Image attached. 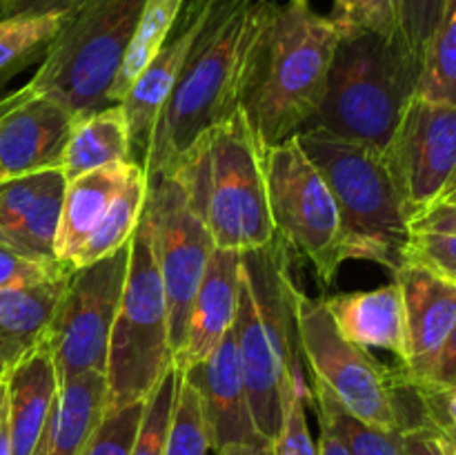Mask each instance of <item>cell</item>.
Instances as JSON below:
<instances>
[{
  "label": "cell",
  "mask_w": 456,
  "mask_h": 455,
  "mask_svg": "<svg viewBox=\"0 0 456 455\" xmlns=\"http://www.w3.org/2000/svg\"><path fill=\"white\" fill-rule=\"evenodd\" d=\"M410 232H448V235H456V208L432 205L410 223Z\"/></svg>",
  "instance_id": "41"
},
{
  "label": "cell",
  "mask_w": 456,
  "mask_h": 455,
  "mask_svg": "<svg viewBox=\"0 0 456 455\" xmlns=\"http://www.w3.org/2000/svg\"><path fill=\"white\" fill-rule=\"evenodd\" d=\"M214 7V0H185L183 12L174 25L172 34L165 40L160 52L142 70L136 83L125 94L120 107L125 112L129 132V161L145 168L150 159L151 138L156 120L181 76L183 65L203 29L205 21Z\"/></svg>",
  "instance_id": "13"
},
{
  "label": "cell",
  "mask_w": 456,
  "mask_h": 455,
  "mask_svg": "<svg viewBox=\"0 0 456 455\" xmlns=\"http://www.w3.org/2000/svg\"><path fill=\"white\" fill-rule=\"evenodd\" d=\"M127 261L129 244L110 257L76 268L67 277L43 335L58 384L83 373H105Z\"/></svg>",
  "instance_id": "11"
},
{
  "label": "cell",
  "mask_w": 456,
  "mask_h": 455,
  "mask_svg": "<svg viewBox=\"0 0 456 455\" xmlns=\"http://www.w3.org/2000/svg\"><path fill=\"white\" fill-rule=\"evenodd\" d=\"M145 212L167 299L169 342L176 355L185 337L191 302L216 245L194 183L183 168L147 177Z\"/></svg>",
  "instance_id": "10"
},
{
  "label": "cell",
  "mask_w": 456,
  "mask_h": 455,
  "mask_svg": "<svg viewBox=\"0 0 456 455\" xmlns=\"http://www.w3.org/2000/svg\"><path fill=\"white\" fill-rule=\"evenodd\" d=\"M218 455H274L272 453V444L267 442H256V444H230Z\"/></svg>",
  "instance_id": "44"
},
{
  "label": "cell",
  "mask_w": 456,
  "mask_h": 455,
  "mask_svg": "<svg viewBox=\"0 0 456 455\" xmlns=\"http://www.w3.org/2000/svg\"><path fill=\"white\" fill-rule=\"evenodd\" d=\"M172 368L167 299L156 261L150 217L142 210L129 241L127 277L107 352V413L145 401Z\"/></svg>",
  "instance_id": "7"
},
{
  "label": "cell",
  "mask_w": 456,
  "mask_h": 455,
  "mask_svg": "<svg viewBox=\"0 0 456 455\" xmlns=\"http://www.w3.org/2000/svg\"><path fill=\"white\" fill-rule=\"evenodd\" d=\"M323 303L343 337L363 348L395 352L403 364L408 357V333L403 297L396 281L377 290L328 294Z\"/></svg>",
  "instance_id": "19"
},
{
  "label": "cell",
  "mask_w": 456,
  "mask_h": 455,
  "mask_svg": "<svg viewBox=\"0 0 456 455\" xmlns=\"http://www.w3.org/2000/svg\"><path fill=\"white\" fill-rule=\"evenodd\" d=\"M136 165L132 161L110 163L67 181L56 236L58 261L65 263L67 268L74 266L76 254L102 221Z\"/></svg>",
  "instance_id": "21"
},
{
  "label": "cell",
  "mask_w": 456,
  "mask_h": 455,
  "mask_svg": "<svg viewBox=\"0 0 456 455\" xmlns=\"http://www.w3.org/2000/svg\"><path fill=\"white\" fill-rule=\"evenodd\" d=\"M412 388L417 391L419 401L423 406L428 428H432V431L456 433V384L445 388Z\"/></svg>",
  "instance_id": "38"
},
{
  "label": "cell",
  "mask_w": 456,
  "mask_h": 455,
  "mask_svg": "<svg viewBox=\"0 0 456 455\" xmlns=\"http://www.w3.org/2000/svg\"><path fill=\"white\" fill-rule=\"evenodd\" d=\"M321 170L341 217L346 259H363L395 272L403 266L410 219L383 152L321 128L294 134Z\"/></svg>",
  "instance_id": "3"
},
{
  "label": "cell",
  "mask_w": 456,
  "mask_h": 455,
  "mask_svg": "<svg viewBox=\"0 0 456 455\" xmlns=\"http://www.w3.org/2000/svg\"><path fill=\"white\" fill-rule=\"evenodd\" d=\"M240 252L214 248L203 281L191 302L185 337L174 355V368L187 370L203 361L234 326L239 306Z\"/></svg>",
  "instance_id": "18"
},
{
  "label": "cell",
  "mask_w": 456,
  "mask_h": 455,
  "mask_svg": "<svg viewBox=\"0 0 456 455\" xmlns=\"http://www.w3.org/2000/svg\"><path fill=\"white\" fill-rule=\"evenodd\" d=\"M12 455H34L58 393L56 368L43 342L7 375Z\"/></svg>",
  "instance_id": "22"
},
{
  "label": "cell",
  "mask_w": 456,
  "mask_h": 455,
  "mask_svg": "<svg viewBox=\"0 0 456 455\" xmlns=\"http://www.w3.org/2000/svg\"><path fill=\"white\" fill-rule=\"evenodd\" d=\"M419 74L421 65L410 56L403 40H387L372 31H343L323 103L305 128L328 129L386 152L417 94Z\"/></svg>",
  "instance_id": "4"
},
{
  "label": "cell",
  "mask_w": 456,
  "mask_h": 455,
  "mask_svg": "<svg viewBox=\"0 0 456 455\" xmlns=\"http://www.w3.org/2000/svg\"><path fill=\"white\" fill-rule=\"evenodd\" d=\"M67 181L61 168L0 178V245L38 263H61L56 236Z\"/></svg>",
  "instance_id": "15"
},
{
  "label": "cell",
  "mask_w": 456,
  "mask_h": 455,
  "mask_svg": "<svg viewBox=\"0 0 456 455\" xmlns=\"http://www.w3.org/2000/svg\"><path fill=\"white\" fill-rule=\"evenodd\" d=\"M319 455H350L346 451V446L338 442L337 435L328 431V428L321 426V435H319Z\"/></svg>",
  "instance_id": "45"
},
{
  "label": "cell",
  "mask_w": 456,
  "mask_h": 455,
  "mask_svg": "<svg viewBox=\"0 0 456 455\" xmlns=\"http://www.w3.org/2000/svg\"><path fill=\"white\" fill-rule=\"evenodd\" d=\"M435 205H450V208H456V170L452 172V177L448 178V183H445L444 192H441Z\"/></svg>",
  "instance_id": "46"
},
{
  "label": "cell",
  "mask_w": 456,
  "mask_h": 455,
  "mask_svg": "<svg viewBox=\"0 0 456 455\" xmlns=\"http://www.w3.org/2000/svg\"><path fill=\"white\" fill-rule=\"evenodd\" d=\"M67 272H71V268H67L65 263L31 261V259L20 257L0 245V290L43 284V281L56 279Z\"/></svg>",
  "instance_id": "37"
},
{
  "label": "cell",
  "mask_w": 456,
  "mask_h": 455,
  "mask_svg": "<svg viewBox=\"0 0 456 455\" xmlns=\"http://www.w3.org/2000/svg\"><path fill=\"white\" fill-rule=\"evenodd\" d=\"M383 156L412 223L436 203L456 170V105L414 94Z\"/></svg>",
  "instance_id": "12"
},
{
  "label": "cell",
  "mask_w": 456,
  "mask_h": 455,
  "mask_svg": "<svg viewBox=\"0 0 456 455\" xmlns=\"http://www.w3.org/2000/svg\"><path fill=\"white\" fill-rule=\"evenodd\" d=\"M310 382V406H314L319 415V426L328 428L338 437L350 455H405L403 453V431L374 426L352 415L328 388L316 379Z\"/></svg>",
  "instance_id": "25"
},
{
  "label": "cell",
  "mask_w": 456,
  "mask_h": 455,
  "mask_svg": "<svg viewBox=\"0 0 456 455\" xmlns=\"http://www.w3.org/2000/svg\"><path fill=\"white\" fill-rule=\"evenodd\" d=\"M69 272L25 288L0 290V377L43 342Z\"/></svg>",
  "instance_id": "23"
},
{
  "label": "cell",
  "mask_w": 456,
  "mask_h": 455,
  "mask_svg": "<svg viewBox=\"0 0 456 455\" xmlns=\"http://www.w3.org/2000/svg\"><path fill=\"white\" fill-rule=\"evenodd\" d=\"M405 455H445L432 428H412L403 433Z\"/></svg>",
  "instance_id": "42"
},
{
  "label": "cell",
  "mask_w": 456,
  "mask_h": 455,
  "mask_svg": "<svg viewBox=\"0 0 456 455\" xmlns=\"http://www.w3.org/2000/svg\"><path fill=\"white\" fill-rule=\"evenodd\" d=\"M307 406H310V382L307 379H289L285 393L283 424L272 442L274 455H319V442L312 437L307 426Z\"/></svg>",
  "instance_id": "33"
},
{
  "label": "cell",
  "mask_w": 456,
  "mask_h": 455,
  "mask_svg": "<svg viewBox=\"0 0 456 455\" xmlns=\"http://www.w3.org/2000/svg\"><path fill=\"white\" fill-rule=\"evenodd\" d=\"M0 455H12V440H9V393L7 377H0Z\"/></svg>",
  "instance_id": "43"
},
{
  "label": "cell",
  "mask_w": 456,
  "mask_h": 455,
  "mask_svg": "<svg viewBox=\"0 0 456 455\" xmlns=\"http://www.w3.org/2000/svg\"><path fill=\"white\" fill-rule=\"evenodd\" d=\"M80 0H7L0 7V21L16 16H43V13H67Z\"/></svg>",
  "instance_id": "40"
},
{
  "label": "cell",
  "mask_w": 456,
  "mask_h": 455,
  "mask_svg": "<svg viewBox=\"0 0 456 455\" xmlns=\"http://www.w3.org/2000/svg\"><path fill=\"white\" fill-rule=\"evenodd\" d=\"M183 4H185V0H145L136 29H134L127 52H125L123 62H120V70L116 74L114 87H111V105L123 101V96L136 83L142 70L160 52L165 40L172 34L178 16H181Z\"/></svg>",
  "instance_id": "27"
},
{
  "label": "cell",
  "mask_w": 456,
  "mask_h": 455,
  "mask_svg": "<svg viewBox=\"0 0 456 455\" xmlns=\"http://www.w3.org/2000/svg\"><path fill=\"white\" fill-rule=\"evenodd\" d=\"M145 0H80L25 85L76 119L111 105L110 94Z\"/></svg>",
  "instance_id": "6"
},
{
  "label": "cell",
  "mask_w": 456,
  "mask_h": 455,
  "mask_svg": "<svg viewBox=\"0 0 456 455\" xmlns=\"http://www.w3.org/2000/svg\"><path fill=\"white\" fill-rule=\"evenodd\" d=\"M436 440H439L441 449H444L445 455H456V433L448 431H435Z\"/></svg>",
  "instance_id": "47"
},
{
  "label": "cell",
  "mask_w": 456,
  "mask_h": 455,
  "mask_svg": "<svg viewBox=\"0 0 456 455\" xmlns=\"http://www.w3.org/2000/svg\"><path fill=\"white\" fill-rule=\"evenodd\" d=\"M199 393L205 419H208L212 449L223 451L230 444H256L265 442L256 433L249 413L248 388L236 348L234 326L227 330L214 352L187 370H178Z\"/></svg>",
  "instance_id": "17"
},
{
  "label": "cell",
  "mask_w": 456,
  "mask_h": 455,
  "mask_svg": "<svg viewBox=\"0 0 456 455\" xmlns=\"http://www.w3.org/2000/svg\"><path fill=\"white\" fill-rule=\"evenodd\" d=\"M145 203H147V174L142 165H136L132 177L127 178L125 187L120 190V194L116 196L114 203L110 205L107 214L102 217V221L98 223L96 230L89 235V239L85 241L80 252L76 254L71 270L89 266V263L98 261V259L110 257V254H114L116 250L127 245L129 239H132L134 230H136L138 221H141Z\"/></svg>",
  "instance_id": "26"
},
{
  "label": "cell",
  "mask_w": 456,
  "mask_h": 455,
  "mask_svg": "<svg viewBox=\"0 0 456 455\" xmlns=\"http://www.w3.org/2000/svg\"><path fill=\"white\" fill-rule=\"evenodd\" d=\"M3 107H4V98H0V112H3Z\"/></svg>",
  "instance_id": "48"
},
{
  "label": "cell",
  "mask_w": 456,
  "mask_h": 455,
  "mask_svg": "<svg viewBox=\"0 0 456 455\" xmlns=\"http://www.w3.org/2000/svg\"><path fill=\"white\" fill-rule=\"evenodd\" d=\"M263 168L274 235L310 259L321 284L332 285L347 259L341 217L328 181L294 136L263 147Z\"/></svg>",
  "instance_id": "9"
},
{
  "label": "cell",
  "mask_w": 456,
  "mask_h": 455,
  "mask_svg": "<svg viewBox=\"0 0 456 455\" xmlns=\"http://www.w3.org/2000/svg\"><path fill=\"white\" fill-rule=\"evenodd\" d=\"M403 263H417L445 279L456 281V235L448 232H412Z\"/></svg>",
  "instance_id": "35"
},
{
  "label": "cell",
  "mask_w": 456,
  "mask_h": 455,
  "mask_svg": "<svg viewBox=\"0 0 456 455\" xmlns=\"http://www.w3.org/2000/svg\"><path fill=\"white\" fill-rule=\"evenodd\" d=\"M142 410L145 401L105 413L83 455H129L141 426Z\"/></svg>",
  "instance_id": "34"
},
{
  "label": "cell",
  "mask_w": 456,
  "mask_h": 455,
  "mask_svg": "<svg viewBox=\"0 0 456 455\" xmlns=\"http://www.w3.org/2000/svg\"><path fill=\"white\" fill-rule=\"evenodd\" d=\"M392 275L403 297L408 333V357L399 368L410 384H421L456 324V281L417 263H403Z\"/></svg>",
  "instance_id": "16"
},
{
  "label": "cell",
  "mask_w": 456,
  "mask_h": 455,
  "mask_svg": "<svg viewBox=\"0 0 456 455\" xmlns=\"http://www.w3.org/2000/svg\"><path fill=\"white\" fill-rule=\"evenodd\" d=\"M129 161V132L120 103L76 119L62 154L65 181L110 163Z\"/></svg>",
  "instance_id": "24"
},
{
  "label": "cell",
  "mask_w": 456,
  "mask_h": 455,
  "mask_svg": "<svg viewBox=\"0 0 456 455\" xmlns=\"http://www.w3.org/2000/svg\"><path fill=\"white\" fill-rule=\"evenodd\" d=\"M456 384V324L452 333L445 339L444 348H441L439 357H436L435 366L428 373V377L421 384H412V386L421 388H445Z\"/></svg>",
  "instance_id": "39"
},
{
  "label": "cell",
  "mask_w": 456,
  "mask_h": 455,
  "mask_svg": "<svg viewBox=\"0 0 456 455\" xmlns=\"http://www.w3.org/2000/svg\"><path fill=\"white\" fill-rule=\"evenodd\" d=\"M107 413L105 373H83L58 384L56 400L34 455H83Z\"/></svg>",
  "instance_id": "20"
},
{
  "label": "cell",
  "mask_w": 456,
  "mask_h": 455,
  "mask_svg": "<svg viewBox=\"0 0 456 455\" xmlns=\"http://www.w3.org/2000/svg\"><path fill=\"white\" fill-rule=\"evenodd\" d=\"M67 13L16 16L0 21V92L4 85L36 65L52 47Z\"/></svg>",
  "instance_id": "28"
},
{
  "label": "cell",
  "mask_w": 456,
  "mask_h": 455,
  "mask_svg": "<svg viewBox=\"0 0 456 455\" xmlns=\"http://www.w3.org/2000/svg\"><path fill=\"white\" fill-rule=\"evenodd\" d=\"M181 168L194 183L216 248L248 252L274 239L263 145L243 110L214 128Z\"/></svg>",
  "instance_id": "5"
},
{
  "label": "cell",
  "mask_w": 456,
  "mask_h": 455,
  "mask_svg": "<svg viewBox=\"0 0 456 455\" xmlns=\"http://www.w3.org/2000/svg\"><path fill=\"white\" fill-rule=\"evenodd\" d=\"M4 3H7V0H0V7H3V4H4Z\"/></svg>",
  "instance_id": "49"
},
{
  "label": "cell",
  "mask_w": 456,
  "mask_h": 455,
  "mask_svg": "<svg viewBox=\"0 0 456 455\" xmlns=\"http://www.w3.org/2000/svg\"><path fill=\"white\" fill-rule=\"evenodd\" d=\"M209 449H212V435H209L199 393L183 377V373H178L176 400H174L165 455H208Z\"/></svg>",
  "instance_id": "30"
},
{
  "label": "cell",
  "mask_w": 456,
  "mask_h": 455,
  "mask_svg": "<svg viewBox=\"0 0 456 455\" xmlns=\"http://www.w3.org/2000/svg\"><path fill=\"white\" fill-rule=\"evenodd\" d=\"M298 3H310V0H298Z\"/></svg>",
  "instance_id": "50"
},
{
  "label": "cell",
  "mask_w": 456,
  "mask_h": 455,
  "mask_svg": "<svg viewBox=\"0 0 456 455\" xmlns=\"http://www.w3.org/2000/svg\"><path fill=\"white\" fill-rule=\"evenodd\" d=\"M445 0H403L401 4V40L410 56L421 65L428 43L444 13Z\"/></svg>",
  "instance_id": "36"
},
{
  "label": "cell",
  "mask_w": 456,
  "mask_h": 455,
  "mask_svg": "<svg viewBox=\"0 0 456 455\" xmlns=\"http://www.w3.org/2000/svg\"><path fill=\"white\" fill-rule=\"evenodd\" d=\"M417 96L456 105V0H445L439 25L423 54Z\"/></svg>",
  "instance_id": "29"
},
{
  "label": "cell",
  "mask_w": 456,
  "mask_h": 455,
  "mask_svg": "<svg viewBox=\"0 0 456 455\" xmlns=\"http://www.w3.org/2000/svg\"><path fill=\"white\" fill-rule=\"evenodd\" d=\"M178 370L172 368L145 400L141 426L129 455H165L169 422H172L174 400H176Z\"/></svg>",
  "instance_id": "31"
},
{
  "label": "cell",
  "mask_w": 456,
  "mask_h": 455,
  "mask_svg": "<svg viewBox=\"0 0 456 455\" xmlns=\"http://www.w3.org/2000/svg\"><path fill=\"white\" fill-rule=\"evenodd\" d=\"M332 21L343 31H372L387 40H401L403 0H332Z\"/></svg>",
  "instance_id": "32"
},
{
  "label": "cell",
  "mask_w": 456,
  "mask_h": 455,
  "mask_svg": "<svg viewBox=\"0 0 456 455\" xmlns=\"http://www.w3.org/2000/svg\"><path fill=\"white\" fill-rule=\"evenodd\" d=\"M297 330L312 379L363 422L403 431L410 386L401 368L381 364L370 348L343 337L323 297L312 299L303 290L297 294Z\"/></svg>",
  "instance_id": "8"
},
{
  "label": "cell",
  "mask_w": 456,
  "mask_h": 455,
  "mask_svg": "<svg viewBox=\"0 0 456 455\" xmlns=\"http://www.w3.org/2000/svg\"><path fill=\"white\" fill-rule=\"evenodd\" d=\"M276 0H214L156 120L145 174L181 168L214 128L243 110Z\"/></svg>",
  "instance_id": "1"
},
{
  "label": "cell",
  "mask_w": 456,
  "mask_h": 455,
  "mask_svg": "<svg viewBox=\"0 0 456 455\" xmlns=\"http://www.w3.org/2000/svg\"><path fill=\"white\" fill-rule=\"evenodd\" d=\"M341 34L310 3L288 0L276 7L243 105L263 147L288 141L314 119Z\"/></svg>",
  "instance_id": "2"
},
{
  "label": "cell",
  "mask_w": 456,
  "mask_h": 455,
  "mask_svg": "<svg viewBox=\"0 0 456 455\" xmlns=\"http://www.w3.org/2000/svg\"><path fill=\"white\" fill-rule=\"evenodd\" d=\"M0 178H3V172H0Z\"/></svg>",
  "instance_id": "51"
},
{
  "label": "cell",
  "mask_w": 456,
  "mask_h": 455,
  "mask_svg": "<svg viewBox=\"0 0 456 455\" xmlns=\"http://www.w3.org/2000/svg\"><path fill=\"white\" fill-rule=\"evenodd\" d=\"M76 116L62 103L27 87L4 96L0 112L3 178L61 168Z\"/></svg>",
  "instance_id": "14"
}]
</instances>
